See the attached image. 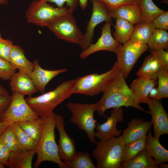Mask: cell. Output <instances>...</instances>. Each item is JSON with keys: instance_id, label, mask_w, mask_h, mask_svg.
I'll use <instances>...</instances> for the list:
<instances>
[{"instance_id": "1", "label": "cell", "mask_w": 168, "mask_h": 168, "mask_svg": "<svg viewBox=\"0 0 168 168\" xmlns=\"http://www.w3.org/2000/svg\"><path fill=\"white\" fill-rule=\"evenodd\" d=\"M100 100L96 103V110L100 116L106 118L105 111L110 108L131 106L149 114L135 103L134 96L119 70L115 79L103 92Z\"/></svg>"}, {"instance_id": "2", "label": "cell", "mask_w": 168, "mask_h": 168, "mask_svg": "<svg viewBox=\"0 0 168 168\" xmlns=\"http://www.w3.org/2000/svg\"><path fill=\"white\" fill-rule=\"evenodd\" d=\"M76 79L63 82L53 90L25 99L31 109L40 118L53 112L59 104L73 94Z\"/></svg>"}, {"instance_id": "3", "label": "cell", "mask_w": 168, "mask_h": 168, "mask_svg": "<svg viewBox=\"0 0 168 168\" xmlns=\"http://www.w3.org/2000/svg\"><path fill=\"white\" fill-rule=\"evenodd\" d=\"M54 114L53 112L41 118L43 128L40 142L35 149L37 158L33 166L35 168L39 167L43 161H49L57 163L60 168H68L58 156V145L55 140Z\"/></svg>"}, {"instance_id": "4", "label": "cell", "mask_w": 168, "mask_h": 168, "mask_svg": "<svg viewBox=\"0 0 168 168\" xmlns=\"http://www.w3.org/2000/svg\"><path fill=\"white\" fill-rule=\"evenodd\" d=\"M92 151L96 168H120L125 144L121 136L96 142Z\"/></svg>"}, {"instance_id": "5", "label": "cell", "mask_w": 168, "mask_h": 168, "mask_svg": "<svg viewBox=\"0 0 168 168\" xmlns=\"http://www.w3.org/2000/svg\"><path fill=\"white\" fill-rule=\"evenodd\" d=\"M120 70L116 61L112 68L101 74L93 73L76 79L73 94L92 96L104 92L116 78Z\"/></svg>"}, {"instance_id": "6", "label": "cell", "mask_w": 168, "mask_h": 168, "mask_svg": "<svg viewBox=\"0 0 168 168\" xmlns=\"http://www.w3.org/2000/svg\"><path fill=\"white\" fill-rule=\"evenodd\" d=\"M66 106L72 114L70 119V122L77 125L80 130L84 131L91 142L96 143L95 129L97 120L94 119V113L96 110V103L81 104L69 102Z\"/></svg>"}, {"instance_id": "7", "label": "cell", "mask_w": 168, "mask_h": 168, "mask_svg": "<svg viewBox=\"0 0 168 168\" xmlns=\"http://www.w3.org/2000/svg\"><path fill=\"white\" fill-rule=\"evenodd\" d=\"M47 27L58 38L72 43H80L83 34L73 16L68 11L54 19Z\"/></svg>"}, {"instance_id": "8", "label": "cell", "mask_w": 168, "mask_h": 168, "mask_svg": "<svg viewBox=\"0 0 168 168\" xmlns=\"http://www.w3.org/2000/svg\"><path fill=\"white\" fill-rule=\"evenodd\" d=\"M68 11L67 7H55L44 0H34L25 14L27 21L41 27H47L53 20Z\"/></svg>"}, {"instance_id": "9", "label": "cell", "mask_w": 168, "mask_h": 168, "mask_svg": "<svg viewBox=\"0 0 168 168\" xmlns=\"http://www.w3.org/2000/svg\"><path fill=\"white\" fill-rule=\"evenodd\" d=\"M12 99L8 108L0 117V122L11 124L31 120L40 117L26 102L24 96L17 92L12 93Z\"/></svg>"}, {"instance_id": "10", "label": "cell", "mask_w": 168, "mask_h": 168, "mask_svg": "<svg viewBox=\"0 0 168 168\" xmlns=\"http://www.w3.org/2000/svg\"><path fill=\"white\" fill-rule=\"evenodd\" d=\"M91 1L93 6L92 14L79 44L82 50L87 48L92 44L95 29L98 24L105 21L110 22L114 25L111 17V9L100 0Z\"/></svg>"}, {"instance_id": "11", "label": "cell", "mask_w": 168, "mask_h": 168, "mask_svg": "<svg viewBox=\"0 0 168 168\" xmlns=\"http://www.w3.org/2000/svg\"><path fill=\"white\" fill-rule=\"evenodd\" d=\"M148 48L147 44L130 40L123 45L120 44L115 53L117 56V62L125 80L139 58Z\"/></svg>"}, {"instance_id": "12", "label": "cell", "mask_w": 168, "mask_h": 168, "mask_svg": "<svg viewBox=\"0 0 168 168\" xmlns=\"http://www.w3.org/2000/svg\"><path fill=\"white\" fill-rule=\"evenodd\" d=\"M54 119L55 126L59 134L58 145V156L60 160L67 163L70 161L77 153L75 142L65 131L63 117L54 113Z\"/></svg>"}, {"instance_id": "13", "label": "cell", "mask_w": 168, "mask_h": 168, "mask_svg": "<svg viewBox=\"0 0 168 168\" xmlns=\"http://www.w3.org/2000/svg\"><path fill=\"white\" fill-rule=\"evenodd\" d=\"M113 25L109 22H105L101 29V34L100 38L95 44H91L86 49L82 50L79 55L82 59L97 52L106 50L115 53L120 43L112 37L111 26Z\"/></svg>"}, {"instance_id": "14", "label": "cell", "mask_w": 168, "mask_h": 168, "mask_svg": "<svg viewBox=\"0 0 168 168\" xmlns=\"http://www.w3.org/2000/svg\"><path fill=\"white\" fill-rule=\"evenodd\" d=\"M110 116L102 124H96V137L100 141H104L120 136L122 131L118 130L116 125L118 122L123 121V110L122 107L114 108Z\"/></svg>"}, {"instance_id": "15", "label": "cell", "mask_w": 168, "mask_h": 168, "mask_svg": "<svg viewBox=\"0 0 168 168\" xmlns=\"http://www.w3.org/2000/svg\"><path fill=\"white\" fill-rule=\"evenodd\" d=\"M149 109L153 126L154 137L160 138L161 135L168 133V114L160 100L149 97L146 103Z\"/></svg>"}, {"instance_id": "16", "label": "cell", "mask_w": 168, "mask_h": 168, "mask_svg": "<svg viewBox=\"0 0 168 168\" xmlns=\"http://www.w3.org/2000/svg\"><path fill=\"white\" fill-rule=\"evenodd\" d=\"M33 69L29 75L38 91L44 93L45 87L48 83L54 78L60 74L67 71L66 68L55 70H48L43 68L40 65L38 60L33 62Z\"/></svg>"}, {"instance_id": "17", "label": "cell", "mask_w": 168, "mask_h": 168, "mask_svg": "<svg viewBox=\"0 0 168 168\" xmlns=\"http://www.w3.org/2000/svg\"><path fill=\"white\" fill-rule=\"evenodd\" d=\"M152 126L151 121L137 118L132 120L122 132L121 136L125 145L146 137Z\"/></svg>"}, {"instance_id": "18", "label": "cell", "mask_w": 168, "mask_h": 168, "mask_svg": "<svg viewBox=\"0 0 168 168\" xmlns=\"http://www.w3.org/2000/svg\"><path fill=\"white\" fill-rule=\"evenodd\" d=\"M9 82L12 93L17 92L24 96H31L38 91L29 76L18 71L12 76Z\"/></svg>"}, {"instance_id": "19", "label": "cell", "mask_w": 168, "mask_h": 168, "mask_svg": "<svg viewBox=\"0 0 168 168\" xmlns=\"http://www.w3.org/2000/svg\"><path fill=\"white\" fill-rule=\"evenodd\" d=\"M157 80L146 79L138 77L132 82L130 89L134 96L136 104L147 102L149 93L157 84Z\"/></svg>"}, {"instance_id": "20", "label": "cell", "mask_w": 168, "mask_h": 168, "mask_svg": "<svg viewBox=\"0 0 168 168\" xmlns=\"http://www.w3.org/2000/svg\"><path fill=\"white\" fill-rule=\"evenodd\" d=\"M146 136V145L145 148L148 154L154 158L158 166L168 161V151L160 143L159 138L153 137L151 129Z\"/></svg>"}, {"instance_id": "21", "label": "cell", "mask_w": 168, "mask_h": 168, "mask_svg": "<svg viewBox=\"0 0 168 168\" xmlns=\"http://www.w3.org/2000/svg\"><path fill=\"white\" fill-rule=\"evenodd\" d=\"M112 19L120 17L129 22L133 25L141 23V16L140 10L137 4L123 5L111 9Z\"/></svg>"}, {"instance_id": "22", "label": "cell", "mask_w": 168, "mask_h": 168, "mask_svg": "<svg viewBox=\"0 0 168 168\" xmlns=\"http://www.w3.org/2000/svg\"><path fill=\"white\" fill-rule=\"evenodd\" d=\"M9 62L16 69L29 75L34 68V64L26 57L24 50L20 46L14 45L9 59Z\"/></svg>"}, {"instance_id": "23", "label": "cell", "mask_w": 168, "mask_h": 168, "mask_svg": "<svg viewBox=\"0 0 168 168\" xmlns=\"http://www.w3.org/2000/svg\"><path fill=\"white\" fill-rule=\"evenodd\" d=\"M36 150H18L11 152L7 167L10 168H31Z\"/></svg>"}, {"instance_id": "24", "label": "cell", "mask_w": 168, "mask_h": 168, "mask_svg": "<svg viewBox=\"0 0 168 168\" xmlns=\"http://www.w3.org/2000/svg\"><path fill=\"white\" fill-rule=\"evenodd\" d=\"M154 160L145 148L129 160L122 163L120 168H158Z\"/></svg>"}, {"instance_id": "25", "label": "cell", "mask_w": 168, "mask_h": 168, "mask_svg": "<svg viewBox=\"0 0 168 168\" xmlns=\"http://www.w3.org/2000/svg\"><path fill=\"white\" fill-rule=\"evenodd\" d=\"M161 67L154 57L150 54L146 57L136 74L138 77L146 79L157 80Z\"/></svg>"}, {"instance_id": "26", "label": "cell", "mask_w": 168, "mask_h": 168, "mask_svg": "<svg viewBox=\"0 0 168 168\" xmlns=\"http://www.w3.org/2000/svg\"><path fill=\"white\" fill-rule=\"evenodd\" d=\"M155 29L152 22L135 25L129 40L136 43L147 44Z\"/></svg>"}, {"instance_id": "27", "label": "cell", "mask_w": 168, "mask_h": 168, "mask_svg": "<svg viewBox=\"0 0 168 168\" xmlns=\"http://www.w3.org/2000/svg\"><path fill=\"white\" fill-rule=\"evenodd\" d=\"M137 4L141 12V23L152 22L165 11L159 8L152 0H139Z\"/></svg>"}, {"instance_id": "28", "label": "cell", "mask_w": 168, "mask_h": 168, "mask_svg": "<svg viewBox=\"0 0 168 168\" xmlns=\"http://www.w3.org/2000/svg\"><path fill=\"white\" fill-rule=\"evenodd\" d=\"M115 19V30L113 35L116 40L124 44L129 40L134 25L120 17H117Z\"/></svg>"}, {"instance_id": "29", "label": "cell", "mask_w": 168, "mask_h": 168, "mask_svg": "<svg viewBox=\"0 0 168 168\" xmlns=\"http://www.w3.org/2000/svg\"><path fill=\"white\" fill-rule=\"evenodd\" d=\"M19 126L38 144L41 135L43 123L39 117L35 119L17 123Z\"/></svg>"}, {"instance_id": "30", "label": "cell", "mask_w": 168, "mask_h": 168, "mask_svg": "<svg viewBox=\"0 0 168 168\" xmlns=\"http://www.w3.org/2000/svg\"><path fill=\"white\" fill-rule=\"evenodd\" d=\"M11 124L17 137L19 150H35L38 146V144L22 130L17 123H14Z\"/></svg>"}, {"instance_id": "31", "label": "cell", "mask_w": 168, "mask_h": 168, "mask_svg": "<svg viewBox=\"0 0 168 168\" xmlns=\"http://www.w3.org/2000/svg\"><path fill=\"white\" fill-rule=\"evenodd\" d=\"M147 44L151 50L167 49L168 33L166 30L155 28Z\"/></svg>"}, {"instance_id": "32", "label": "cell", "mask_w": 168, "mask_h": 168, "mask_svg": "<svg viewBox=\"0 0 168 168\" xmlns=\"http://www.w3.org/2000/svg\"><path fill=\"white\" fill-rule=\"evenodd\" d=\"M146 145V137L125 145L121 163L133 158L145 149Z\"/></svg>"}, {"instance_id": "33", "label": "cell", "mask_w": 168, "mask_h": 168, "mask_svg": "<svg viewBox=\"0 0 168 168\" xmlns=\"http://www.w3.org/2000/svg\"><path fill=\"white\" fill-rule=\"evenodd\" d=\"M65 163L68 168H96L90 154L87 152L77 153L70 161Z\"/></svg>"}, {"instance_id": "34", "label": "cell", "mask_w": 168, "mask_h": 168, "mask_svg": "<svg viewBox=\"0 0 168 168\" xmlns=\"http://www.w3.org/2000/svg\"><path fill=\"white\" fill-rule=\"evenodd\" d=\"M0 141L4 144L11 152L19 150L17 137L11 124L9 125L0 136Z\"/></svg>"}, {"instance_id": "35", "label": "cell", "mask_w": 168, "mask_h": 168, "mask_svg": "<svg viewBox=\"0 0 168 168\" xmlns=\"http://www.w3.org/2000/svg\"><path fill=\"white\" fill-rule=\"evenodd\" d=\"M157 94L155 99L160 100L168 97V70L161 66L157 74Z\"/></svg>"}, {"instance_id": "36", "label": "cell", "mask_w": 168, "mask_h": 168, "mask_svg": "<svg viewBox=\"0 0 168 168\" xmlns=\"http://www.w3.org/2000/svg\"><path fill=\"white\" fill-rule=\"evenodd\" d=\"M16 70L9 62L0 58V79L10 80Z\"/></svg>"}, {"instance_id": "37", "label": "cell", "mask_w": 168, "mask_h": 168, "mask_svg": "<svg viewBox=\"0 0 168 168\" xmlns=\"http://www.w3.org/2000/svg\"><path fill=\"white\" fill-rule=\"evenodd\" d=\"M14 45L9 39H0V58L9 62L10 54Z\"/></svg>"}, {"instance_id": "38", "label": "cell", "mask_w": 168, "mask_h": 168, "mask_svg": "<svg viewBox=\"0 0 168 168\" xmlns=\"http://www.w3.org/2000/svg\"><path fill=\"white\" fill-rule=\"evenodd\" d=\"M151 54L158 62L161 66L168 69V52L163 49L151 50Z\"/></svg>"}, {"instance_id": "39", "label": "cell", "mask_w": 168, "mask_h": 168, "mask_svg": "<svg viewBox=\"0 0 168 168\" xmlns=\"http://www.w3.org/2000/svg\"><path fill=\"white\" fill-rule=\"evenodd\" d=\"M156 29L167 30L168 29V12L165 11L152 21Z\"/></svg>"}, {"instance_id": "40", "label": "cell", "mask_w": 168, "mask_h": 168, "mask_svg": "<svg viewBox=\"0 0 168 168\" xmlns=\"http://www.w3.org/2000/svg\"><path fill=\"white\" fill-rule=\"evenodd\" d=\"M47 2L54 3L59 8L64 7L63 5L66 4L68 7V11L73 12L76 8L78 3V0H44Z\"/></svg>"}, {"instance_id": "41", "label": "cell", "mask_w": 168, "mask_h": 168, "mask_svg": "<svg viewBox=\"0 0 168 168\" xmlns=\"http://www.w3.org/2000/svg\"><path fill=\"white\" fill-rule=\"evenodd\" d=\"M111 9L120 6L129 4H137L139 0H100Z\"/></svg>"}, {"instance_id": "42", "label": "cell", "mask_w": 168, "mask_h": 168, "mask_svg": "<svg viewBox=\"0 0 168 168\" xmlns=\"http://www.w3.org/2000/svg\"><path fill=\"white\" fill-rule=\"evenodd\" d=\"M11 151L0 141V163L4 166H7Z\"/></svg>"}, {"instance_id": "43", "label": "cell", "mask_w": 168, "mask_h": 168, "mask_svg": "<svg viewBox=\"0 0 168 168\" xmlns=\"http://www.w3.org/2000/svg\"><path fill=\"white\" fill-rule=\"evenodd\" d=\"M12 95H0V117L6 112L11 103Z\"/></svg>"}, {"instance_id": "44", "label": "cell", "mask_w": 168, "mask_h": 168, "mask_svg": "<svg viewBox=\"0 0 168 168\" xmlns=\"http://www.w3.org/2000/svg\"><path fill=\"white\" fill-rule=\"evenodd\" d=\"M9 124L7 122L0 121V136Z\"/></svg>"}, {"instance_id": "45", "label": "cell", "mask_w": 168, "mask_h": 168, "mask_svg": "<svg viewBox=\"0 0 168 168\" xmlns=\"http://www.w3.org/2000/svg\"><path fill=\"white\" fill-rule=\"evenodd\" d=\"M157 94V89L154 87L150 91L149 97L152 99H155Z\"/></svg>"}, {"instance_id": "46", "label": "cell", "mask_w": 168, "mask_h": 168, "mask_svg": "<svg viewBox=\"0 0 168 168\" xmlns=\"http://www.w3.org/2000/svg\"><path fill=\"white\" fill-rule=\"evenodd\" d=\"M89 0H78L80 6L82 10H84L86 7Z\"/></svg>"}, {"instance_id": "47", "label": "cell", "mask_w": 168, "mask_h": 168, "mask_svg": "<svg viewBox=\"0 0 168 168\" xmlns=\"http://www.w3.org/2000/svg\"><path fill=\"white\" fill-rule=\"evenodd\" d=\"M9 94L7 89L0 84V95H5Z\"/></svg>"}, {"instance_id": "48", "label": "cell", "mask_w": 168, "mask_h": 168, "mask_svg": "<svg viewBox=\"0 0 168 168\" xmlns=\"http://www.w3.org/2000/svg\"><path fill=\"white\" fill-rule=\"evenodd\" d=\"M159 167L161 168H168V164L162 163L159 165Z\"/></svg>"}, {"instance_id": "49", "label": "cell", "mask_w": 168, "mask_h": 168, "mask_svg": "<svg viewBox=\"0 0 168 168\" xmlns=\"http://www.w3.org/2000/svg\"><path fill=\"white\" fill-rule=\"evenodd\" d=\"M8 3V0H0V4L6 5Z\"/></svg>"}, {"instance_id": "50", "label": "cell", "mask_w": 168, "mask_h": 168, "mask_svg": "<svg viewBox=\"0 0 168 168\" xmlns=\"http://www.w3.org/2000/svg\"><path fill=\"white\" fill-rule=\"evenodd\" d=\"M4 166H3L1 163H0V168H4Z\"/></svg>"}, {"instance_id": "51", "label": "cell", "mask_w": 168, "mask_h": 168, "mask_svg": "<svg viewBox=\"0 0 168 168\" xmlns=\"http://www.w3.org/2000/svg\"><path fill=\"white\" fill-rule=\"evenodd\" d=\"M2 37H1V33L0 32V39Z\"/></svg>"}]
</instances>
